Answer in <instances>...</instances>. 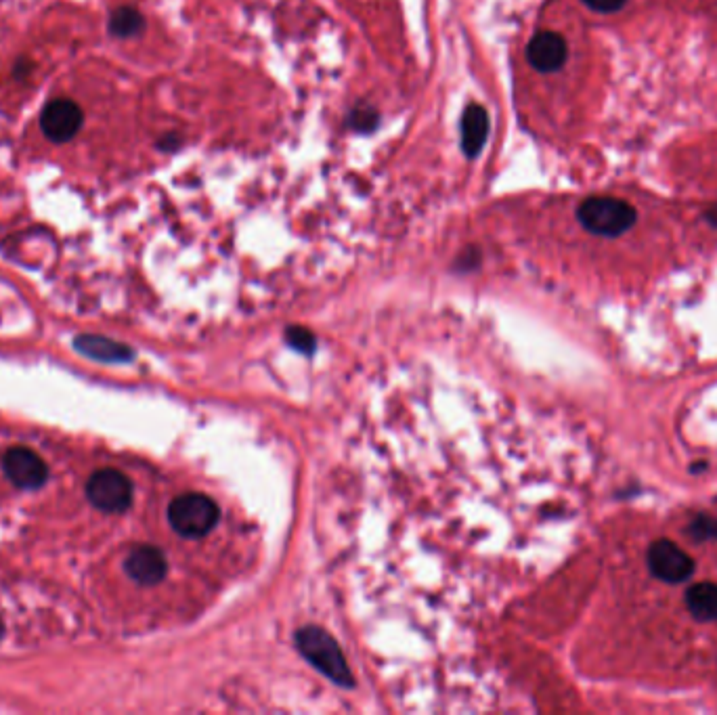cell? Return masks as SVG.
Segmentation results:
<instances>
[{"mask_svg":"<svg viewBox=\"0 0 717 715\" xmlns=\"http://www.w3.org/2000/svg\"><path fill=\"white\" fill-rule=\"evenodd\" d=\"M543 430L499 388L437 367L374 388L351 435L340 516L359 615L437 648L502 609L564 514Z\"/></svg>","mask_w":717,"mask_h":715,"instance_id":"cell-1","label":"cell"},{"mask_svg":"<svg viewBox=\"0 0 717 715\" xmlns=\"http://www.w3.org/2000/svg\"><path fill=\"white\" fill-rule=\"evenodd\" d=\"M223 523V510L219 502L200 491H187L177 495L168 506V525L183 539H206L219 531Z\"/></svg>","mask_w":717,"mask_h":715,"instance_id":"cell-2","label":"cell"},{"mask_svg":"<svg viewBox=\"0 0 717 715\" xmlns=\"http://www.w3.org/2000/svg\"><path fill=\"white\" fill-rule=\"evenodd\" d=\"M579 223L594 235L602 237H619L632 229L638 221V210L629 206V202L621 198H590L585 200L579 210Z\"/></svg>","mask_w":717,"mask_h":715,"instance_id":"cell-3","label":"cell"},{"mask_svg":"<svg viewBox=\"0 0 717 715\" xmlns=\"http://www.w3.org/2000/svg\"><path fill=\"white\" fill-rule=\"evenodd\" d=\"M86 495H89L95 508L120 514L133 504V483L128 481L126 474L114 468H105L91 476L89 485H86Z\"/></svg>","mask_w":717,"mask_h":715,"instance_id":"cell-4","label":"cell"},{"mask_svg":"<svg viewBox=\"0 0 717 715\" xmlns=\"http://www.w3.org/2000/svg\"><path fill=\"white\" fill-rule=\"evenodd\" d=\"M648 567L665 583L688 581L694 573V560L669 539H659L648 550Z\"/></svg>","mask_w":717,"mask_h":715,"instance_id":"cell-5","label":"cell"},{"mask_svg":"<svg viewBox=\"0 0 717 715\" xmlns=\"http://www.w3.org/2000/svg\"><path fill=\"white\" fill-rule=\"evenodd\" d=\"M82 126V110L72 99H53L40 114V128L53 143L70 141Z\"/></svg>","mask_w":717,"mask_h":715,"instance_id":"cell-6","label":"cell"},{"mask_svg":"<svg viewBox=\"0 0 717 715\" xmlns=\"http://www.w3.org/2000/svg\"><path fill=\"white\" fill-rule=\"evenodd\" d=\"M5 474L9 481L21 489H38L47 483V464L40 455L26 447H13L3 458Z\"/></svg>","mask_w":717,"mask_h":715,"instance_id":"cell-7","label":"cell"},{"mask_svg":"<svg viewBox=\"0 0 717 715\" xmlns=\"http://www.w3.org/2000/svg\"><path fill=\"white\" fill-rule=\"evenodd\" d=\"M527 59L535 70L552 74L569 59L567 40L556 32H537L527 47Z\"/></svg>","mask_w":717,"mask_h":715,"instance_id":"cell-8","label":"cell"},{"mask_svg":"<svg viewBox=\"0 0 717 715\" xmlns=\"http://www.w3.org/2000/svg\"><path fill=\"white\" fill-rule=\"evenodd\" d=\"M124 569L128 577L137 581L139 585H156L164 581L168 573L166 558L158 548L151 546H137L133 552L126 556Z\"/></svg>","mask_w":717,"mask_h":715,"instance_id":"cell-9","label":"cell"},{"mask_svg":"<svg viewBox=\"0 0 717 715\" xmlns=\"http://www.w3.org/2000/svg\"><path fill=\"white\" fill-rule=\"evenodd\" d=\"M489 135V114L483 105H468L462 116V149L468 158L481 154Z\"/></svg>","mask_w":717,"mask_h":715,"instance_id":"cell-10","label":"cell"},{"mask_svg":"<svg viewBox=\"0 0 717 715\" xmlns=\"http://www.w3.org/2000/svg\"><path fill=\"white\" fill-rule=\"evenodd\" d=\"M686 609L697 621H717V583L692 585L686 592Z\"/></svg>","mask_w":717,"mask_h":715,"instance_id":"cell-11","label":"cell"},{"mask_svg":"<svg viewBox=\"0 0 717 715\" xmlns=\"http://www.w3.org/2000/svg\"><path fill=\"white\" fill-rule=\"evenodd\" d=\"M307 648L311 657L323 665L325 669H328V674L336 680H342V674H344V667H342V661H340V655L336 646L323 636H317V634H309L307 638Z\"/></svg>","mask_w":717,"mask_h":715,"instance_id":"cell-12","label":"cell"},{"mask_svg":"<svg viewBox=\"0 0 717 715\" xmlns=\"http://www.w3.org/2000/svg\"><path fill=\"white\" fill-rule=\"evenodd\" d=\"M143 26H145L143 15L133 7H120L110 17V34L118 38L135 36L143 30Z\"/></svg>","mask_w":717,"mask_h":715,"instance_id":"cell-13","label":"cell"},{"mask_svg":"<svg viewBox=\"0 0 717 715\" xmlns=\"http://www.w3.org/2000/svg\"><path fill=\"white\" fill-rule=\"evenodd\" d=\"M76 346H78V351L86 353L89 357H95V359H118V357H126V353L120 351L116 344L105 342V340H101V338L84 336V338H78V340H76Z\"/></svg>","mask_w":717,"mask_h":715,"instance_id":"cell-14","label":"cell"},{"mask_svg":"<svg viewBox=\"0 0 717 715\" xmlns=\"http://www.w3.org/2000/svg\"><path fill=\"white\" fill-rule=\"evenodd\" d=\"M583 3L596 13H617L627 0H583Z\"/></svg>","mask_w":717,"mask_h":715,"instance_id":"cell-15","label":"cell"},{"mask_svg":"<svg viewBox=\"0 0 717 715\" xmlns=\"http://www.w3.org/2000/svg\"><path fill=\"white\" fill-rule=\"evenodd\" d=\"M3 632H5V625H3V621H0V640H3Z\"/></svg>","mask_w":717,"mask_h":715,"instance_id":"cell-16","label":"cell"}]
</instances>
